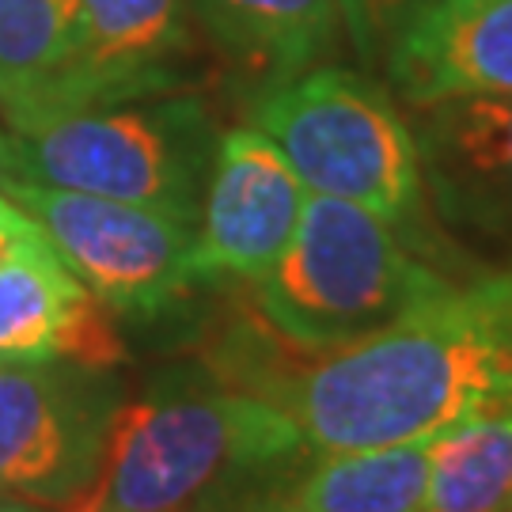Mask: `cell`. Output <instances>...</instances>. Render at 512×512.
Instances as JSON below:
<instances>
[{
    "label": "cell",
    "instance_id": "obj_1",
    "mask_svg": "<svg viewBox=\"0 0 512 512\" xmlns=\"http://www.w3.org/2000/svg\"><path fill=\"white\" fill-rule=\"evenodd\" d=\"M224 384L281 406L311 452L448 433L512 403V266L456 281L361 346L236 368Z\"/></svg>",
    "mask_w": 512,
    "mask_h": 512
},
{
    "label": "cell",
    "instance_id": "obj_2",
    "mask_svg": "<svg viewBox=\"0 0 512 512\" xmlns=\"http://www.w3.org/2000/svg\"><path fill=\"white\" fill-rule=\"evenodd\" d=\"M308 456L277 403L224 380L171 376L118 403L99 475L61 512H217L277 490Z\"/></svg>",
    "mask_w": 512,
    "mask_h": 512
},
{
    "label": "cell",
    "instance_id": "obj_3",
    "mask_svg": "<svg viewBox=\"0 0 512 512\" xmlns=\"http://www.w3.org/2000/svg\"><path fill=\"white\" fill-rule=\"evenodd\" d=\"M456 281L361 205L308 194L285 255L251 281V304L296 353H338L384 334Z\"/></svg>",
    "mask_w": 512,
    "mask_h": 512
},
{
    "label": "cell",
    "instance_id": "obj_4",
    "mask_svg": "<svg viewBox=\"0 0 512 512\" xmlns=\"http://www.w3.org/2000/svg\"><path fill=\"white\" fill-rule=\"evenodd\" d=\"M247 114L281 148L308 194L361 205L418 251H433V205L414 126L376 80L323 61L262 84Z\"/></svg>",
    "mask_w": 512,
    "mask_h": 512
},
{
    "label": "cell",
    "instance_id": "obj_5",
    "mask_svg": "<svg viewBox=\"0 0 512 512\" xmlns=\"http://www.w3.org/2000/svg\"><path fill=\"white\" fill-rule=\"evenodd\" d=\"M8 175L145 205L198 228L217 148L209 110L190 95H152L54 114L8 129Z\"/></svg>",
    "mask_w": 512,
    "mask_h": 512
},
{
    "label": "cell",
    "instance_id": "obj_6",
    "mask_svg": "<svg viewBox=\"0 0 512 512\" xmlns=\"http://www.w3.org/2000/svg\"><path fill=\"white\" fill-rule=\"evenodd\" d=\"M0 190L38 220L80 285L114 315L156 319L198 281L190 274L194 224L145 205L0 175Z\"/></svg>",
    "mask_w": 512,
    "mask_h": 512
},
{
    "label": "cell",
    "instance_id": "obj_7",
    "mask_svg": "<svg viewBox=\"0 0 512 512\" xmlns=\"http://www.w3.org/2000/svg\"><path fill=\"white\" fill-rule=\"evenodd\" d=\"M114 410L95 368L0 365V494L42 509L76 501L99 475Z\"/></svg>",
    "mask_w": 512,
    "mask_h": 512
},
{
    "label": "cell",
    "instance_id": "obj_8",
    "mask_svg": "<svg viewBox=\"0 0 512 512\" xmlns=\"http://www.w3.org/2000/svg\"><path fill=\"white\" fill-rule=\"evenodd\" d=\"M304 205L308 186L262 129H224L213 148L190 247L194 281L251 285L266 277L285 255Z\"/></svg>",
    "mask_w": 512,
    "mask_h": 512
},
{
    "label": "cell",
    "instance_id": "obj_9",
    "mask_svg": "<svg viewBox=\"0 0 512 512\" xmlns=\"http://www.w3.org/2000/svg\"><path fill=\"white\" fill-rule=\"evenodd\" d=\"M380 35L387 76L414 110L512 95V0H395Z\"/></svg>",
    "mask_w": 512,
    "mask_h": 512
},
{
    "label": "cell",
    "instance_id": "obj_10",
    "mask_svg": "<svg viewBox=\"0 0 512 512\" xmlns=\"http://www.w3.org/2000/svg\"><path fill=\"white\" fill-rule=\"evenodd\" d=\"M414 141L433 213L448 228L512 243V95L421 107Z\"/></svg>",
    "mask_w": 512,
    "mask_h": 512
},
{
    "label": "cell",
    "instance_id": "obj_11",
    "mask_svg": "<svg viewBox=\"0 0 512 512\" xmlns=\"http://www.w3.org/2000/svg\"><path fill=\"white\" fill-rule=\"evenodd\" d=\"M122 357L110 311L38 228L0 255V365L69 361L103 372Z\"/></svg>",
    "mask_w": 512,
    "mask_h": 512
},
{
    "label": "cell",
    "instance_id": "obj_12",
    "mask_svg": "<svg viewBox=\"0 0 512 512\" xmlns=\"http://www.w3.org/2000/svg\"><path fill=\"white\" fill-rule=\"evenodd\" d=\"M80 23L76 110L171 95L183 84V61L194 50L183 0H80Z\"/></svg>",
    "mask_w": 512,
    "mask_h": 512
},
{
    "label": "cell",
    "instance_id": "obj_13",
    "mask_svg": "<svg viewBox=\"0 0 512 512\" xmlns=\"http://www.w3.org/2000/svg\"><path fill=\"white\" fill-rule=\"evenodd\" d=\"M80 0H0V118L23 129L80 103Z\"/></svg>",
    "mask_w": 512,
    "mask_h": 512
},
{
    "label": "cell",
    "instance_id": "obj_14",
    "mask_svg": "<svg viewBox=\"0 0 512 512\" xmlns=\"http://www.w3.org/2000/svg\"><path fill=\"white\" fill-rule=\"evenodd\" d=\"M224 54L277 84L334 57L346 19L338 0H183Z\"/></svg>",
    "mask_w": 512,
    "mask_h": 512
},
{
    "label": "cell",
    "instance_id": "obj_15",
    "mask_svg": "<svg viewBox=\"0 0 512 512\" xmlns=\"http://www.w3.org/2000/svg\"><path fill=\"white\" fill-rule=\"evenodd\" d=\"M440 437L319 452L285 486V501L293 512H421Z\"/></svg>",
    "mask_w": 512,
    "mask_h": 512
},
{
    "label": "cell",
    "instance_id": "obj_16",
    "mask_svg": "<svg viewBox=\"0 0 512 512\" xmlns=\"http://www.w3.org/2000/svg\"><path fill=\"white\" fill-rule=\"evenodd\" d=\"M512 505V403L448 429L421 512H505Z\"/></svg>",
    "mask_w": 512,
    "mask_h": 512
},
{
    "label": "cell",
    "instance_id": "obj_17",
    "mask_svg": "<svg viewBox=\"0 0 512 512\" xmlns=\"http://www.w3.org/2000/svg\"><path fill=\"white\" fill-rule=\"evenodd\" d=\"M338 4H342V19H346V35L368 57L380 42V31H384L387 12L395 0H338Z\"/></svg>",
    "mask_w": 512,
    "mask_h": 512
},
{
    "label": "cell",
    "instance_id": "obj_18",
    "mask_svg": "<svg viewBox=\"0 0 512 512\" xmlns=\"http://www.w3.org/2000/svg\"><path fill=\"white\" fill-rule=\"evenodd\" d=\"M31 228H35V217H27V213L0 190V255H4L23 232H31Z\"/></svg>",
    "mask_w": 512,
    "mask_h": 512
},
{
    "label": "cell",
    "instance_id": "obj_19",
    "mask_svg": "<svg viewBox=\"0 0 512 512\" xmlns=\"http://www.w3.org/2000/svg\"><path fill=\"white\" fill-rule=\"evenodd\" d=\"M217 512H289L285 505V486H277V490H266V494H255V497H243L236 505H224Z\"/></svg>",
    "mask_w": 512,
    "mask_h": 512
},
{
    "label": "cell",
    "instance_id": "obj_20",
    "mask_svg": "<svg viewBox=\"0 0 512 512\" xmlns=\"http://www.w3.org/2000/svg\"><path fill=\"white\" fill-rule=\"evenodd\" d=\"M12 167V145H8V129L0 126V175H8Z\"/></svg>",
    "mask_w": 512,
    "mask_h": 512
},
{
    "label": "cell",
    "instance_id": "obj_21",
    "mask_svg": "<svg viewBox=\"0 0 512 512\" xmlns=\"http://www.w3.org/2000/svg\"><path fill=\"white\" fill-rule=\"evenodd\" d=\"M0 512H38V505H27V501H16V497L0 494Z\"/></svg>",
    "mask_w": 512,
    "mask_h": 512
},
{
    "label": "cell",
    "instance_id": "obj_22",
    "mask_svg": "<svg viewBox=\"0 0 512 512\" xmlns=\"http://www.w3.org/2000/svg\"><path fill=\"white\" fill-rule=\"evenodd\" d=\"M505 512H512V505H509V509H505Z\"/></svg>",
    "mask_w": 512,
    "mask_h": 512
},
{
    "label": "cell",
    "instance_id": "obj_23",
    "mask_svg": "<svg viewBox=\"0 0 512 512\" xmlns=\"http://www.w3.org/2000/svg\"><path fill=\"white\" fill-rule=\"evenodd\" d=\"M285 505H289V501H285ZM289 512H293V509H289Z\"/></svg>",
    "mask_w": 512,
    "mask_h": 512
}]
</instances>
